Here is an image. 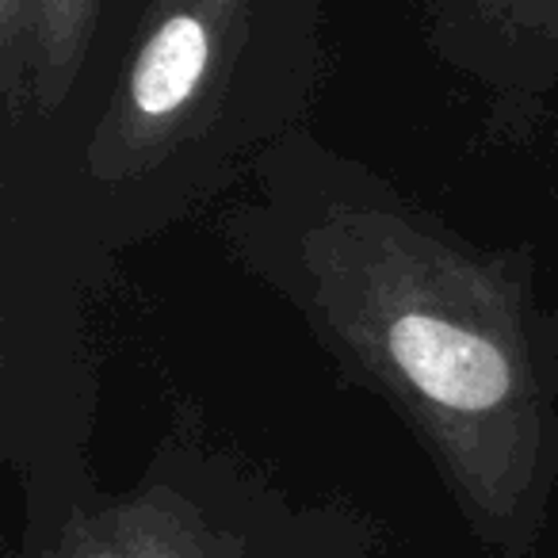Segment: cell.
<instances>
[{
  "label": "cell",
  "mask_w": 558,
  "mask_h": 558,
  "mask_svg": "<svg viewBox=\"0 0 558 558\" xmlns=\"http://www.w3.org/2000/svg\"><path fill=\"white\" fill-rule=\"evenodd\" d=\"M390 356L405 379L444 410L482 413L509 395V364L497 344L436 314H402L390 326Z\"/></svg>",
  "instance_id": "cell-1"
},
{
  "label": "cell",
  "mask_w": 558,
  "mask_h": 558,
  "mask_svg": "<svg viewBox=\"0 0 558 558\" xmlns=\"http://www.w3.org/2000/svg\"><path fill=\"white\" fill-rule=\"evenodd\" d=\"M210 62L207 27L195 16H172L161 24V32L146 43L138 65L131 77L134 108L146 119H165L180 111L192 93L199 88Z\"/></svg>",
  "instance_id": "cell-2"
}]
</instances>
